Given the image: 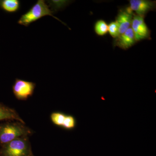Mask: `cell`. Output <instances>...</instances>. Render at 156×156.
<instances>
[{"label": "cell", "mask_w": 156, "mask_h": 156, "mask_svg": "<svg viewBox=\"0 0 156 156\" xmlns=\"http://www.w3.org/2000/svg\"><path fill=\"white\" fill-rule=\"evenodd\" d=\"M53 11L50 9V6L46 4V1L38 0L27 12L21 15L17 23L20 25L28 27L31 23L37 21L42 17L50 16L63 23L60 20L53 16Z\"/></svg>", "instance_id": "cell-1"}, {"label": "cell", "mask_w": 156, "mask_h": 156, "mask_svg": "<svg viewBox=\"0 0 156 156\" xmlns=\"http://www.w3.org/2000/svg\"><path fill=\"white\" fill-rule=\"evenodd\" d=\"M24 125L19 122L0 124V144L3 145L16 138L32 134L31 130Z\"/></svg>", "instance_id": "cell-2"}, {"label": "cell", "mask_w": 156, "mask_h": 156, "mask_svg": "<svg viewBox=\"0 0 156 156\" xmlns=\"http://www.w3.org/2000/svg\"><path fill=\"white\" fill-rule=\"evenodd\" d=\"M27 137H19L2 145L0 156H34Z\"/></svg>", "instance_id": "cell-3"}, {"label": "cell", "mask_w": 156, "mask_h": 156, "mask_svg": "<svg viewBox=\"0 0 156 156\" xmlns=\"http://www.w3.org/2000/svg\"><path fill=\"white\" fill-rule=\"evenodd\" d=\"M35 87L36 84L33 82L16 79L12 89L17 99L26 100L33 95Z\"/></svg>", "instance_id": "cell-4"}, {"label": "cell", "mask_w": 156, "mask_h": 156, "mask_svg": "<svg viewBox=\"0 0 156 156\" xmlns=\"http://www.w3.org/2000/svg\"><path fill=\"white\" fill-rule=\"evenodd\" d=\"M131 25L136 41L147 38L150 36V31L142 16L134 15Z\"/></svg>", "instance_id": "cell-5"}, {"label": "cell", "mask_w": 156, "mask_h": 156, "mask_svg": "<svg viewBox=\"0 0 156 156\" xmlns=\"http://www.w3.org/2000/svg\"><path fill=\"white\" fill-rule=\"evenodd\" d=\"M129 11H134L137 15L142 16L154 8V2L147 0H131Z\"/></svg>", "instance_id": "cell-6"}, {"label": "cell", "mask_w": 156, "mask_h": 156, "mask_svg": "<svg viewBox=\"0 0 156 156\" xmlns=\"http://www.w3.org/2000/svg\"><path fill=\"white\" fill-rule=\"evenodd\" d=\"M116 38L115 43V46L124 50L131 48L136 41L131 27L128 29L124 33L120 34Z\"/></svg>", "instance_id": "cell-7"}, {"label": "cell", "mask_w": 156, "mask_h": 156, "mask_svg": "<svg viewBox=\"0 0 156 156\" xmlns=\"http://www.w3.org/2000/svg\"><path fill=\"white\" fill-rule=\"evenodd\" d=\"M132 18V14L128 11H121L119 13L116 21L119 25L120 34L124 33L130 28Z\"/></svg>", "instance_id": "cell-8"}, {"label": "cell", "mask_w": 156, "mask_h": 156, "mask_svg": "<svg viewBox=\"0 0 156 156\" xmlns=\"http://www.w3.org/2000/svg\"><path fill=\"white\" fill-rule=\"evenodd\" d=\"M8 120H16L25 124L24 121L14 109L0 104V121Z\"/></svg>", "instance_id": "cell-9"}, {"label": "cell", "mask_w": 156, "mask_h": 156, "mask_svg": "<svg viewBox=\"0 0 156 156\" xmlns=\"http://www.w3.org/2000/svg\"><path fill=\"white\" fill-rule=\"evenodd\" d=\"M20 7V2L18 0L0 1V8L7 13H16L19 11Z\"/></svg>", "instance_id": "cell-10"}, {"label": "cell", "mask_w": 156, "mask_h": 156, "mask_svg": "<svg viewBox=\"0 0 156 156\" xmlns=\"http://www.w3.org/2000/svg\"><path fill=\"white\" fill-rule=\"evenodd\" d=\"M66 115L61 112H53L50 116V119L52 122L58 127H62Z\"/></svg>", "instance_id": "cell-11"}, {"label": "cell", "mask_w": 156, "mask_h": 156, "mask_svg": "<svg viewBox=\"0 0 156 156\" xmlns=\"http://www.w3.org/2000/svg\"><path fill=\"white\" fill-rule=\"evenodd\" d=\"M95 30L98 35H104L108 32V25L103 20H98L95 23Z\"/></svg>", "instance_id": "cell-12"}, {"label": "cell", "mask_w": 156, "mask_h": 156, "mask_svg": "<svg viewBox=\"0 0 156 156\" xmlns=\"http://www.w3.org/2000/svg\"><path fill=\"white\" fill-rule=\"evenodd\" d=\"M76 121L74 117L71 115H66L62 128L66 130H70L75 128Z\"/></svg>", "instance_id": "cell-13"}, {"label": "cell", "mask_w": 156, "mask_h": 156, "mask_svg": "<svg viewBox=\"0 0 156 156\" xmlns=\"http://www.w3.org/2000/svg\"><path fill=\"white\" fill-rule=\"evenodd\" d=\"M108 31L113 38H117L119 36V26L116 21L112 22L108 26Z\"/></svg>", "instance_id": "cell-14"}, {"label": "cell", "mask_w": 156, "mask_h": 156, "mask_svg": "<svg viewBox=\"0 0 156 156\" xmlns=\"http://www.w3.org/2000/svg\"><path fill=\"white\" fill-rule=\"evenodd\" d=\"M51 5H54L55 9L58 8H61L62 7L66 5L67 4V1H52L50 2Z\"/></svg>", "instance_id": "cell-15"}]
</instances>
